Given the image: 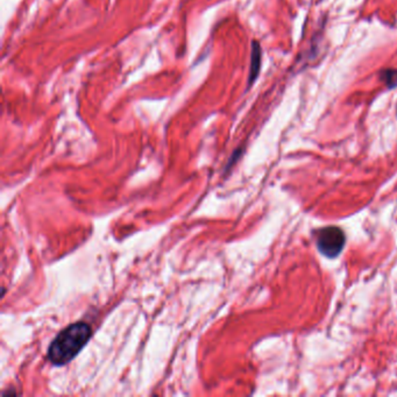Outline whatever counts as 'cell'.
<instances>
[{
	"mask_svg": "<svg viewBox=\"0 0 397 397\" xmlns=\"http://www.w3.org/2000/svg\"><path fill=\"white\" fill-rule=\"evenodd\" d=\"M91 336L93 330L89 324L84 322L70 324L50 344L47 358L53 365H67L82 351Z\"/></svg>",
	"mask_w": 397,
	"mask_h": 397,
	"instance_id": "1",
	"label": "cell"
},
{
	"mask_svg": "<svg viewBox=\"0 0 397 397\" xmlns=\"http://www.w3.org/2000/svg\"><path fill=\"white\" fill-rule=\"evenodd\" d=\"M315 239L318 251L330 259L337 258L346 245V234L338 226L318 228L315 232Z\"/></svg>",
	"mask_w": 397,
	"mask_h": 397,
	"instance_id": "2",
	"label": "cell"
},
{
	"mask_svg": "<svg viewBox=\"0 0 397 397\" xmlns=\"http://www.w3.org/2000/svg\"><path fill=\"white\" fill-rule=\"evenodd\" d=\"M261 56L263 50L258 41L252 42V54H251V67H249V88L256 82V78L259 76L260 69H261Z\"/></svg>",
	"mask_w": 397,
	"mask_h": 397,
	"instance_id": "3",
	"label": "cell"
},
{
	"mask_svg": "<svg viewBox=\"0 0 397 397\" xmlns=\"http://www.w3.org/2000/svg\"><path fill=\"white\" fill-rule=\"evenodd\" d=\"M379 77L388 89H394L397 86V69L386 68L380 71Z\"/></svg>",
	"mask_w": 397,
	"mask_h": 397,
	"instance_id": "4",
	"label": "cell"
}]
</instances>
